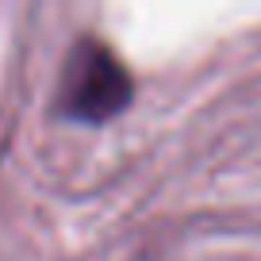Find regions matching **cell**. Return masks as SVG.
<instances>
[{
  "label": "cell",
  "instance_id": "1",
  "mask_svg": "<svg viewBox=\"0 0 261 261\" xmlns=\"http://www.w3.org/2000/svg\"><path fill=\"white\" fill-rule=\"evenodd\" d=\"M135 96V81L112 46L81 39L62 69V115L73 123H108Z\"/></svg>",
  "mask_w": 261,
  "mask_h": 261
}]
</instances>
